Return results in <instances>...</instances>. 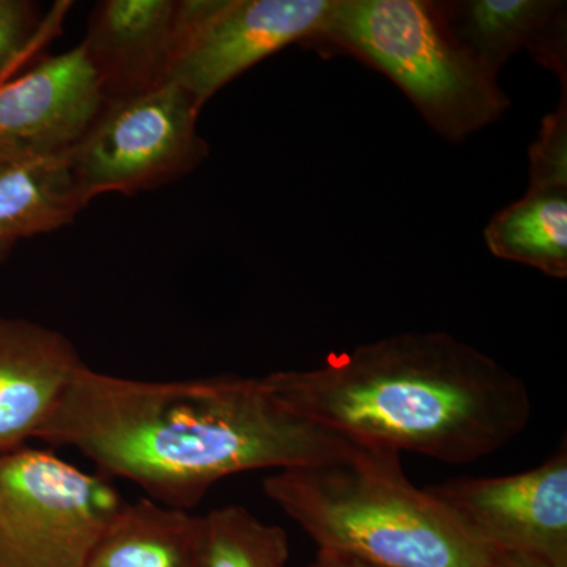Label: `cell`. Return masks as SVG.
Returning a JSON list of instances; mask_svg holds the SVG:
<instances>
[{"label": "cell", "mask_w": 567, "mask_h": 567, "mask_svg": "<svg viewBox=\"0 0 567 567\" xmlns=\"http://www.w3.org/2000/svg\"><path fill=\"white\" fill-rule=\"evenodd\" d=\"M488 251L548 276H567V188L529 185L484 229Z\"/></svg>", "instance_id": "obj_15"}, {"label": "cell", "mask_w": 567, "mask_h": 567, "mask_svg": "<svg viewBox=\"0 0 567 567\" xmlns=\"http://www.w3.org/2000/svg\"><path fill=\"white\" fill-rule=\"evenodd\" d=\"M123 503L106 476L48 451L0 454V567H84Z\"/></svg>", "instance_id": "obj_5"}, {"label": "cell", "mask_w": 567, "mask_h": 567, "mask_svg": "<svg viewBox=\"0 0 567 567\" xmlns=\"http://www.w3.org/2000/svg\"><path fill=\"white\" fill-rule=\"evenodd\" d=\"M443 24L487 74L527 50L567 80V3L561 0H445L435 2Z\"/></svg>", "instance_id": "obj_12"}, {"label": "cell", "mask_w": 567, "mask_h": 567, "mask_svg": "<svg viewBox=\"0 0 567 567\" xmlns=\"http://www.w3.org/2000/svg\"><path fill=\"white\" fill-rule=\"evenodd\" d=\"M529 185L567 188V82L557 110L544 117L529 148Z\"/></svg>", "instance_id": "obj_18"}, {"label": "cell", "mask_w": 567, "mask_h": 567, "mask_svg": "<svg viewBox=\"0 0 567 567\" xmlns=\"http://www.w3.org/2000/svg\"><path fill=\"white\" fill-rule=\"evenodd\" d=\"M306 47L385 74L446 141L466 140L511 107L498 80L447 32L434 0H334Z\"/></svg>", "instance_id": "obj_4"}, {"label": "cell", "mask_w": 567, "mask_h": 567, "mask_svg": "<svg viewBox=\"0 0 567 567\" xmlns=\"http://www.w3.org/2000/svg\"><path fill=\"white\" fill-rule=\"evenodd\" d=\"M200 111L174 81L104 102L66 156L84 203L107 193L151 192L192 174L208 156L197 130Z\"/></svg>", "instance_id": "obj_6"}, {"label": "cell", "mask_w": 567, "mask_h": 567, "mask_svg": "<svg viewBox=\"0 0 567 567\" xmlns=\"http://www.w3.org/2000/svg\"><path fill=\"white\" fill-rule=\"evenodd\" d=\"M496 558L567 567V447L517 475L425 487Z\"/></svg>", "instance_id": "obj_7"}, {"label": "cell", "mask_w": 567, "mask_h": 567, "mask_svg": "<svg viewBox=\"0 0 567 567\" xmlns=\"http://www.w3.org/2000/svg\"><path fill=\"white\" fill-rule=\"evenodd\" d=\"M264 492L319 550L372 567H495L498 558L425 488L406 480L401 454L279 470Z\"/></svg>", "instance_id": "obj_3"}, {"label": "cell", "mask_w": 567, "mask_h": 567, "mask_svg": "<svg viewBox=\"0 0 567 567\" xmlns=\"http://www.w3.org/2000/svg\"><path fill=\"white\" fill-rule=\"evenodd\" d=\"M39 439L74 447L103 476L132 481L153 502L186 511L229 476L372 453L297 415L264 377L148 382L87 365Z\"/></svg>", "instance_id": "obj_1"}, {"label": "cell", "mask_w": 567, "mask_h": 567, "mask_svg": "<svg viewBox=\"0 0 567 567\" xmlns=\"http://www.w3.org/2000/svg\"><path fill=\"white\" fill-rule=\"evenodd\" d=\"M70 3L41 14L39 3L0 0V85L20 74L41 58L48 41L61 32V21Z\"/></svg>", "instance_id": "obj_17"}, {"label": "cell", "mask_w": 567, "mask_h": 567, "mask_svg": "<svg viewBox=\"0 0 567 567\" xmlns=\"http://www.w3.org/2000/svg\"><path fill=\"white\" fill-rule=\"evenodd\" d=\"M308 567H372L364 565V563L358 561L346 555L334 554V551L319 550L317 554L316 561Z\"/></svg>", "instance_id": "obj_19"}, {"label": "cell", "mask_w": 567, "mask_h": 567, "mask_svg": "<svg viewBox=\"0 0 567 567\" xmlns=\"http://www.w3.org/2000/svg\"><path fill=\"white\" fill-rule=\"evenodd\" d=\"M87 204L69 159H0V262L18 241L69 226Z\"/></svg>", "instance_id": "obj_13"}, {"label": "cell", "mask_w": 567, "mask_h": 567, "mask_svg": "<svg viewBox=\"0 0 567 567\" xmlns=\"http://www.w3.org/2000/svg\"><path fill=\"white\" fill-rule=\"evenodd\" d=\"M495 567H505V565H503V563L499 561V559H498V561H496V566Z\"/></svg>", "instance_id": "obj_20"}, {"label": "cell", "mask_w": 567, "mask_h": 567, "mask_svg": "<svg viewBox=\"0 0 567 567\" xmlns=\"http://www.w3.org/2000/svg\"><path fill=\"white\" fill-rule=\"evenodd\" d=\"M264 380L297 415L353 445L451 465L509 445L532 416L518 377L439 331L390 336Z\"/></svg>", "instance_id": "obj_2"}, {"label": "cell", "mask_w": 567, "mask_h": 567, "mask_svg": "<svg viewBox=\"0 0 567 567\" xmlns=\"http://www.w3.org/2000/svg\"><path fill=\"white\" fill-rule=\"evenodd\" d=\"M84 365L66 336L0 316V454L39 439Z\"/></svg>", "instance_id": "obj_11"}, {"label": "cell", "mask_w": 567, "mask_h": 567, "mask_svg": "<svg viewBox=\"0 0 567 567\" xmlns=\"http://www.w3.org/2000/svg\"><path fill=\"white\" fill-rule=\"evenodd\" d=\"M186 0H103L81 41L104 102L153 91L173 80L181 59Z\"/></svg>", "instance_id": "obj_10"}, {"label": "cell", "mask_w": 567, "mask_h": 567, "mask_svg": "<svg viewBox=\"0 0 567 567\" xmlns=\"http://www.w3.org/2000/svg\"><path fill=\"white\" fill-rule=\"evenodd\" d=\"M334 0H186L173 80L200 107L235 78L290 44H308Z\"/></svg>", "instance_id": "obj_8"}, {"label": "cell", "mask_w": 567, "mask_h": 567, "mask_svg": "<svg viewBox=\"0 0 567 567\" xmlns=\"http://www.w3.org/2000/svg\"><path fill=\"white\" fill-rule=\"evenodd\" d=\"M203 516L144 498L123 503L84 567H196Z\"/></svg>", "instance_id": "obj_14"}, {"label": "cell", "mask_w": 567, "mask_h": 567, "mask_svg": "<svg viewBox=\"0 0 567 567\" xmlns=\"http://www.w3.org/2000/svg\"><path fill=\"white\" fill-rule=\"evenodd\" d=\"M104 96L84 47L39 61L0 85V159L69 156Z\"/></svg>", "instance_id": "obj_9"}, {"label": "cell", "mask_w": 567, "mask_h": 567, "mask_svg": "<svg viewBox=\"0 0 567 567\" xmlns=\"http://www.w3.org/2000/svg\"><path fill=\"white\" fill-rule=\"evenodd\" d=\"M287 533L246 507H218L203 516L196 567H287Z\"/></svg>", "instance_id": "obj_16"}]
</instances>
